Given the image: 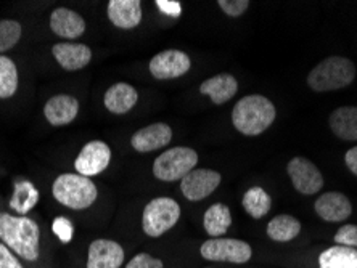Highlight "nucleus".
<instances>
[{
    "instance_id": "29",
    "label": "nucleus",
    "mask_w": 357,
    "mask_h": 268,
    "mask_svg": "<svg viewBox=\"0 0 357 268\" xmlns=\"http://www.w3.org/2000/svg\"><path fill=\"white\" fill-rule=\"evenodd\" d=\"M335 243L344 248H357V225L346 223L335 233Z\"/></svg>"
},
{
    "instance_id": "18",
    "label": "nucleus",
    "mask_w": 357,
    "mask_h": 268,
    "mask_svg": "<svg viewBox=\"0 0 357 268\" xmlns=\"http://www.w3.org/2000/svg\"><path fill=\"white\" fill-rule=\"evenodd\" d=\"M108 19L119 29H134L142 23L140 0H109Z\"/></svg>"
},
{
    "instance_id": "5",
    "label": "nucleus",
    "mask_w": 357,
    "mask_h": 268,
    "mask_svg": "<svg viewBox=\"0 0 357 268\" xmlns=\"http://www.w3.org/2000/svg\"><path fill=\"white\" fill-rule=\"evenodd\" d=\"M181 219V206L172 198H155L146 204L142 214V228L150 238H160L167 233Z\"/></svg>"
},
{
    "instance_id": "30",
    "label": "nucleus",
    "mask_w": 357,
    "mask_h": 268,
    "mask_svg": "<svg viewBox=\"0 0 357 268\" xmlns=\"http://www.w3.org/2000/svg\"><path fill=\"white\" fill-rule=\"evenodd\" d=\"M123 268H165V264H162L161 259H156V257L146 254V252H140V254L134 255Z\"/></svg>"
},
{
    "instance_id": "4",
    "label": "nucleus",
    "mask_w": 357,
    "mask_h": 268,
    "mask_svg": "<svg viewBox=\"0 0 357 268\" xmlns=\"http://www.w3.org/2000/svg\"><path fill=\"white\" fill-rule=\"evenodd\" d=\"M54 198L65 207L84 211L97 201V185L89 177L79 173H61L52 187Z\"/></svg>"
},
{
    "instance_id": "9",
    "label": "nucleus",
    "mask_w": 357,
    "mask_h": 268,
    "mask_svg": "<svg viewBox=\"0 0 357 268\" xmlns=\"http://www.w3.org/2000/svg\"><path fill=\"white\" fill-rule=\"evenodd\" d=\"M287 172L290 175L295 190L301 194H306V196L319 193L320 188L324 187L322 172L306 157H293L288 162Z\"/></svg>"
},
{
    "instance_id": "12",
    "label": "nucleus",
    "mask_w": 357,
    "mask_h": 268,
    "mask_svg": "<svg viewBox=\"0 0 357 268\" xmlns=\"http://www.w3.org/2000/svg\"><path fill=\"white\" fill-rule=\"evenodd\" d=\"M123 246L113 239H96L89 246L86 268H121L124 264Z\"/></svg>"
},
{
    "instance_id": "7",
    "label": "nucleus",
    "mask_w": 357,
    "mask_h": 268,
    "mask_svg": "<svg viewBox=\"0 0 357 268\" xmlns=\"http://www.w3.org/2000/svg\"><path fill=\"white\" fill-rule=\"evenodd\" d=\"M203 259L224 264H246L253 257V249L246 241L234 238H211L199 248Z\"/></svg>"
},
{
    "instance_id": "32",
    "label": "nucleus",
    "mask_w": 357,
    "mask_h": 268,
    "mask_svg": "<svg viewBox=\"0 0 357 268\" xmlns=\"http://www.w3.org/2000/svg\"><path fill=\"white\" fill-rule=\"evenodd\" d=\"M54 233L59 236L63 243H70L73 239V233H75L71 220H68L66 217H56L54 220Z\"/></svg>"
},
{
    "instance_id": "11",
    "label": "nucleus",
    "mask_w": 357,
    "mask_h": 268,
    "mask_svg": "<svg viewBox=\"0 0 357 268\" xmlns=\"http://www.w3.org/2000/svg\"><path fill=\"white\" fill-rule=\"evenodd\" d=\"M220 173L213 169H193L181 180V190L188 201H202L218 190Z\"/></svg>"
},
{
    "instance_id": "26",
    "label": "nucleus",
    "mask_w": 357,
    "mask_h": 268,
    "mask_svg": "<svg viewBox=\"0 0 357 268\" xmlns=\"http://www.w3.org/2000/svg\"><path fill=\"white\" fill-rule=\"evenodd\" d=\"M38 203L39 191L33 183L24 180L18 182L17 185H15L13 196L10 199V207H12L15 212H18L20 215H26L29 211H33Z\"/></svg>"
},
{
    "instance_id": "19",
    "label": "nucleus",
    "mask_w": 357,
    "mask_h": 268,
    "mask_svg": "<svg viewBox=\"0 0 357 268\" xmlns=\"http://www.w3.org/2000/svg\"><path fill=\"white\" fill-rule=\"evenodd\" d=\"M238 90V81L232 74L222 72L214 77H209L202 82L199 93L211 98L214 104H224L235 97Z\"/></svg>"
},
{
    "instance_id": "6",
    "label": "nucleus",
    "mask_w": 357,
    "mask_h": 268,
    "mask_svg": "<svg viewBox=\"0 0 357 268\" xmlns=\"http://www.w3.org/2000/svg\"><path fill=\"white\" fill-rule=\"evenodd\" d=\"M198 164V155L188 146L166 150L153 162V175L162 182L182 180Z\"/></svg>"
},
{
    "instance_id": "31",
    "label": "nucleus",
    "mask_w": 357,
    "mask_h": 268,
    "mask_svg": "<svg viewBox=\"0 0 357 268\" xmlns=\"http://www.w3.org/2000/svg\"><path fill=\"white\" fill-rule=\"evenodd\" d=\"M218 5L220 10L230 18H238L250 7L248 0H219Z\"/></svg>"
},
{
    "instance_id": "8",
    "label": "nucleus",
    "mask_w": 357,
    "mask_h": 268,
    "mask_svg": "<svg viewBox=\"0 0 357 268\" xmlns=\"http://www.w3.org/2000/svg\"><path fill=\"white\" fill-rule=\"evenodd\" d=\"M109 162H112V148L102 140H93L82 146L75 161V169L79 175L91 178L102 173Z\"/></svg>"
},
{
    "instance_id": "17",
    "label": "nucleus",
    "mask_w": 357,
    "mask_h": 268,
    "mask_svg": "<svg viewBox=\"0 0 357 268\" xmlns=\"http://www.w3.org/2000/svg\"><path fill=\"white\" fill-rule=\"evenodd\" d=\"M52 54L56 63L66 71L82 70L92 60V50L86 44H73V42L55 44Z\"/></svg>"
},
{
    "instance_id": "22",
    "label": "nucleus",
    "mask_w": 357,
    "mask_h": 268,
    "mask_svg": "<svg viewBox=\"0 0 357 268\" xmlns=\"http://www.w3.org/2000/svg\"><path fill=\"white\" fill-rule=\"evenodd\" d=\"M230 225H232V214H230L229 206L222 203H214L203 215V227L213 238H219L227 233Z\"/></svg>"
},
{
    "instance_id": "3",
    "label": "nucleus",
    "mask_w": 357,
    "mask_h": 268,
    "mask_svg": "<svg viewBox=\"0 0 357 268\" xmlns=\"http://www.w3.org/2000/svg\"><path fill=\"white\" fill-rule=\"evenodd\" d=\"M356 79L354 63L344 56H328L320 61L307 76V86L314 92H333L353 84Z\"/></svg>"
},
{
    "instance_id": "2",
    "label": "nucleus",
    "mask_w": 357,
    "mask_h": 268,
    "mask_svg": "<svg viewBox=\"0 0 357 268\" xmlns=\"http://www.w3.org/2000/svg\"><path fill=\"white\" fill-rule=\"evenodd\" d=\"M277 109L264 95H246L238 100L232 111V124L240 134L256 136L264 134L274 124Z\"/></svg>"
},
{
    "instance_id": "34",
    "label": "nucleus",
    "mask_w": 357,
    "mask_h": 268,
    "mask_svg": "<svg viewBox=\"0 0 357 268\" xmlns=\"http://www.w3.org/2000/svg\"><path fill=\"white\" fill-rule=\"evenodd\" d=\"M0 268H24L17 255L2 243H0Z\"/></svg>"
},
{
    "instance_id": "25",
    "label": "nucleus",
    "mask_w": 357,
    "mask_h": 268,
    "mask_svg": "<svg viewBox=\"0 0 357 268\" xmlns=\"http://www.w3.org/2000/svg\"><path fill=\"white\" fill-rule=\"evenodd\" d=\"M241 204H243V209L250 217L259 220L269 214L272 206V198L264 188L251 187L250 190H246V193L243 194Z\"/></svg>"
},
{
    "instance_id": "14",
    "label": "nucleus",
    "mask_w": 357,
    "mask_h": 268,
    "mask_svg": "<svg viewBox=\"0 0 357 268\" xmlns=\"http://www.w3.org/2000/svg\"><path fill=\"white\" fill-rule=\"evenodd\" d=\"M172 140V129L165 123H156L137 130L130 139V145L139 153H150L169 145Z\"/></svg>"
},
{
    "instance_id": "28",
    "label": "nucleus",
    "mask_w": 357,
    "mask_h": 268,
    "mask_svg": "<svg viewBox=\"0 0 357 268\" xmlns=\"http://www.w3.org/2000/svg\"><path fill=\"white\" fill-rule=\"evenodd\" d=\"M23 28L15 19H0V55L12 50L21 39Z\"/></svg>"
},
{
    "instance_id": "33",
    "label": "nucleus",
    "mask_w": 357,
    "mask_h": 268,
    "mask_svg": "<svg viewBox=\"0 0 357 268\" xmlns=\"http://www.w3.org/2000/svg\"><path fill=\"white\" fill-rule=\"evenodd\" d=\"M155 5L158 7L161 13H165L171 18L181 17V13H182L181 2H174V0H156Z\"/></svg>"
},
{
    "instance_id": "23",
    "label": "nucleus",
    "mask_w": 357,
    "mask_h": 268,
    "mask_svg": "<svg viewBox=\"0 0 357 268\" xmlns=\"http://www.w3.org/2000/svg\"><path fill=\"white\" fill-rule=\"evenodd\" d=\"M301 233V222L293 215L280 214L267 223V236L277 243H288Z\"/></svg>"
},
{
    "instance_id": "27",
    "label": "nucleus",
    "mask_w": 357,
    "mask_h": 268,
    "mask_svg": "<svg viewBox=\"0 0 357 268\" xmlns=\"http://www.w3.org/2000/svg\"><path fill=\"white\" fill-rule=\"evenodd\" d=\"M18 68L12 58L0 55V98H12L18 90Z\"/></svg>"
},
{
    "instance_id": "20",
    "label": "nucleus",
    "mask_w": 357,
    "mask_h": 268,
    "mask_svg": "<svg viewBox=\"0 0 357 268\" xmlns=\"http://www.w3.org/2000/svg\"><path fill=\"white\" fill-rule=\"evenodd\" d=\"M139 93L130 84L118 82L105 92V108L113 114H126L135 107Z\"/></svg>"
},
{
    "instance_id": "16",
    "label": "nucleus",
    "mask_w": 357,
    "mask_h": 268,
    "mask_svg": "<svg viewBox=\"0 0 357 268\" xmlns=\"http://www.w3.org/2000/svg\"><path fill=\"white\" fill-rule=\"evenodd\" d=\"M50 29L55 36L61 39H77L86 31V21L79 13L73 12L70 8L60 7L55 8L50 15Z\"/></svg>"
},
{
    "instance_id": "13",
    "label": "nucleus",
    "mask_w": 357,
    "mask_h": 268,
    "mask_svg": "<svg viewBox=\"0 0 357 268\" xmlns=\"http://www.w3.org/2000/svg\"><path fill=\"white\" fill-rule=\"evenodd\" d=\"M314 209L320 219L332 223L344 222L353 214V204L349 198L340 191L324 193L322 196L317 198Z\"/></svg>"
},
{
    "instance_id": "10",
    "label": "nucleus",
    "mask_w": 357,
    "mask_h": 268,
    "mask_svg": "<svg viewBox=\"0 0 357 268\" xmlns=\"http://www.w3.org/2000/svg\"><path fill=\"white\" fill-rule=\"evenodd\" d=\"M150 74L158 81L185 76L192 70V60L181 50L160 52L150 60Z\"/></svg>"
},
{
    "instance_id": "24",
    "label": "nucleus",
    "mask_w": 357,
    "mask_h": 268,
    "mask_svg": "<svg viewBox=\"0 0 357 268\" xmlns=\"http://www.w3.org/2000/svg\"><path fill=\"white\" fill-rule=\"evenodd\" d=\"M319 268H357V249L332 246L319 255Z\"/></svg>"
},
{
    "instance_id": "15",
    "label": "nucleus",
    "mask_w": 357,
    "mask_h": 268,
    "mask_svg": "<svg viewBox=\"0 0 357 268\" xmlns=\"http://www.w3.org/2000/svg\"><path fill=\"white\" fill-rule=\"evenodd\" d=\"M79 113V102L73 95H55L47 100L44 107V116L47 123L54 127H63V125L71 124Z\"/></svg>"
},
{
    "instance_id": "21",
    "label": "nucleus",
    "mask_w": 357,
    "mask_h": 268,
    "mask_svg": "<svg viewBox=\"0 0 357 268\" xmlns=\"http://www.w3.org/2000/svg\"><path fill=\"white\" fill-rule=\"evenodd\" d=\"M332 132L344 141H357V107H341L330 114Z\"/></svg>"
},
{
    "instance_id": "35",
    "label": "nucleus",
    "mask_w": 357,
    "mask_h": 268,
    "mask_svg": "<svg viewBox=\"0 0 357 268\" xmlns=\"http://www.w3.org/2000/svg\"><path fill=\"white\" fill-rule=\"evenodd\" d=\"M344 162H346V166H348V169L357 177V146L351 148L348 153H346Z\"/></svg>"
},
{
    "instance_id": "1",
    "label": "nucleus",
    "mask_w": 357,
    "mask_h": 268,
    "mask_svg": "<svg viewBox=\"0 0 357 268\" xmlns=\"http://www.w3.org/2000/svg\"><path fill=\"white\" fill-rule=\"evenodd\" d=\"M0 241L15 255L36 262L40 255V228L26 215L0 212Z\"/></svg>"
}]
</instances>
